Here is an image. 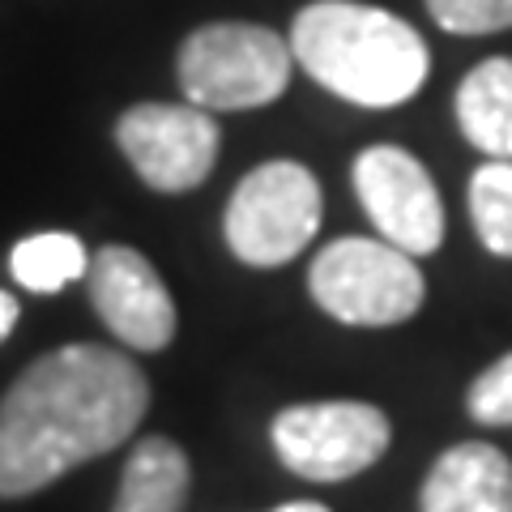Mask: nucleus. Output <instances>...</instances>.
Segmentation results:
<instances>
[{
  "label": "nucleus",
  "mask_w": 512,
  "mask_h": 512,
  "mask_svg": "<svg viewBox=\"0 0 512 512\" xmlns=\"http://www.w3.org/2000/svg\"><path fill=\"white\" fill-rule=\"evenodd\" d=\"M150 410L146 372L111 346L43 355L0 397V500H22L120 448Z\"/></svg>",
  "instance_id": "nucleus-1"
},
{
  "label": "nucleus",
  "mask_w": 512,
  "mask_h": 512,
  "mask_svg": "<svg viewBox=\"0 0 512 512\" xmlns=\"http://www.w3.org/2000/svg\"><path fill=\"white\" fill-rule=\"evenodd\" d=\"M295 64L316 86L359 107H397L427 82L423 35L389 9L363 0H312L291 26Z\"/></svg>",
  "instance_id": "nucleus-2"
},
{
  "label": "nucleus",
  "mask_w": 512,
  "mask_h": 512,
  "mask_svg": "<svg viewBox=\"0 0 512 512\" xmlns=\"http://www.w3.org/2000/svg\"><path fill=\"white\" fill-rule=\"evenodd\" d=\"M291 39L252 22H210L180 43L175 77L188 103L205 111H252L291 82Z\"/></svg>",
  "instance_id": "nucleus-3"
},
{
  "label": "nucleus",
  "mask_w": 512,
  "mask_h": 512,
  "mask_svg": "<svg viewBox=\"0 0 512 512\" xmlns=\"http://www.w3.org/2000/svg\"><path fill=\"white\" fill-rule=\"evenodd\" d=\"M312 299L342 325L389 329L423 308V274L414 256L393 248L389 239L342 235L325 244L312 261Z\"/></svg>",
  "instance_id": "nucleus-4"
},
{
  "label": "nucleus",
  "mask_w": 512,
  "mask_h": 512,
  "mask_svg": "<svg viewBox=\"0 0 512 512\" xmlns=\"http://www.w3.org/2000/svg\"><path fill=\"white\" fill-rule=\"evenodd\" d=\"M320 205L325 201L316 175L291 158H274L239 180L222 218V235L244 265L274 269L295 261L316 239Z\"/></svg>",
  "instance_id": "nucleus-5"
},
{
  "label": "nucleus",
  "mask_w": 512,
  "mask_h": 512,
  "mask_svg": "<svg viewBox=\"0 0 512 512\" xmlns=\"http://www.w3.org/2000/svg\"><path fill=\"white\" fill-rule=\"evenodd\" d=\"M269 436L291 474L308 483H346L389 453L393 427L372 402H303L286 406Z\"/></svg>",
  "instance_id": "nucleus-6"
},
{
  "label": "nucleus",
  "mask_w": 512,
  "mask_h": 512,
  "mask_svg": "<svg viewBox=\"0 0 512 512\" xmlns=\"http://www.w3.org/2000/svg\"><path fill=\"white\" fill-rule=\"evenodd\" d=\"M116 141L154 192H192L218 163L214 111L197 103H137L116 124Z\"/></svg>",
  "instance_id": "nucleus-7"
},
{
  "label": "nucleus",
  "mask_w": 512,
  "mask_h": 512,
  "mask_svg": "<svg viewBox=\"0 0 512 512\" xmlns=\"http://www.w3.org/2000/svg\"><path fill=\"white\" fill-rule=\"evenodd\" d=\"M355 192L380 239L410 256L444 244V205L431 171L402 146H367L355 158Z\"/></svg>",
  "instance_id": "nucleus-8"
},
{
  "label": "nucleus",
  "mask_w": 512,
  "mask_h": 512,
  "mask_svg": "<svg viewBox=\"0 0 512 512\" xmlns=\"http://www.w3.org/2000/svg\"><path fill=\"white\" fill-rule=\"evenodd\" d=\"M90 303L128 350H167L175 338V299L163 274L137 248L107 244L90 256Z\"/></svg>",
  "instance_id": "nucleus-9"
},
{
  "label": "nucleus",
  "mask_w": 512,
  "mask_h": 512,
  "mask_svg": "<svg viewBox=\"0 0 512 512\" xmlns=\"http://www.w3.org/2000/svg\"><path fill=\"white\" fill-rule=\"evenodd\" d=\"M423 512H512V461L495 444H453L427 470L419 491Z\"/></svg>",
  "instance_id": "nucleus-10"
},
{
  "label": "nucleus",
  "mask_w": 512,
  "mask_h": 512,
  "mask_svg": "<svg viewBox=\"0 0 512 512\" xmlns=\"http://www.w3.org/2000/svg\"><path fill=\"white\" fill-rule=\"evenodd\" d=\"M457 124L474 150L512 158V56H491L461 77Z\"/></svg>",
  "instance_id": "nucleus-11"
},
{
  "label": "nucleus",
  "mask_w": 512,
  "mask_h": 512,
  "mask_svg": "<svg viewBox=\"0 0 512 512\" xmlns=\"http://www.w3.org/2000/svg\"><path fill=\"white\" fill-rule=\"evenodd\" d=\"M188 483L192 470L184 448L167 436H150L124 461L111 512H184Z\"/></svg>",
  "instance_id": "nucleus-12"
},
{
  "label": "nucleus",
  "mask_w": 512,
  "mask_h": 512,
  "mask_svg": "<svg viewBox=\"0 0 512 512\" xmlns=\"http://www.w3.org/2000/svg\"><path fill=\"white\" fill-rule=\"evenodd\" d=\"M9 269L22 291L56 295L69 282L90 274V252L82 239L69 231H39V235L18 239V248L9 252Z\"/></svg>",
  "instance_id": "nucleus-13"
},
{
  "label": "nucleus",
  "mask_w": 512,
  "mask_h": 512,
  "mask_svg": "<svg viewBox=\"0 0 512 512\" xmlns=\"http://www.w3.org/2000/svg\"><path fill=\"white\" fill-rule=\"evenodd\" d=\"M470 218L483 248L512 261V158H487L470 180Z\"/></svg>",
  "instance_id": "nucleus-14"
},
{
  "label": "nucleus",
  "mask_w": 512,
  "mask_h": 512,
  "mask_svg": "<svg viewBox=\"0 0 512 512\" xmlns=\"http://www.w3.org/2000/svg\"><path fill=\"white\" fill-rule=\"evenodd\" d=\"M427 9L448 35H495L512 26V0H427Z\"/></svg>",
  "instance_id": "nucleus-15"
},
{
  "label": "nucleus",
  "mask_w": 512,
  "mask_h": 512,
  "mask_svg": "<svg viewBox=\"0 0 512 512\" xmlns=\"http://www.w3.org/2000/svg\"><path fill=\"white\" fill-rule=\"evenodd\" d=\"M466 406L483 427H512V350L470 384Z\"/></svg>",
  "instance_id": "nucleus-16"
},
{
  "label": "nucleus",
  "mask_w": 512,
  "mask_h": 512,
  "mask_svg": "<svg viewBox=\"0 0 512 512\" xmlns=\"http://www.w3.org/2000/svg\"><path fill=\"white\" fill-rule=\"evenodd\" d=\"M18 299H13L9 291H0V342H5L9 338V333H13V325H18Z\"/></svg>",
  "instance_id": "nucleus-17"
},
{
  "label": "nucleus",
  "mask_w": 512,
  "mask_h": 512,
  "mask_svg": "<svg viewBox=\"0 0 512 512\" xmlns=\"http://www.w3.org/2000/svg\"><path fill=\"white\" fill-rule=\"evenodd\" d=\"M269 512H329V508L316 504V500H295V504H282V508H269Z\"/></svg>",
  "instance_id": "nucleus-18"
}]
</instances>
